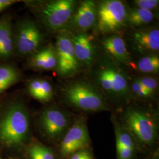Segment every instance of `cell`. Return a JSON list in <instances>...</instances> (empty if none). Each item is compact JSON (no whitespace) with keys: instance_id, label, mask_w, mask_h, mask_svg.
Masks as SVG:
<instances>
[{"instance_id":"6da1fadb","label":"cell","mask_w":159,"mask_h":159,"mask_svg":"<svg viewBox=\"0 0 159 159\" xmlns=\"http://www.w3.org/2000/svg\"><path fill=\"white\" fill-rule=\"evenodd\" d=\"M33 137L25 102L19 97H6L0 111V148L23 154Z\"/></svg>"},{"instance_id":"7a4b0ae2","label":"cell","mask_w":159,"mask_h":159,"mask_svg":"<svg viewBox=\"0 0 159 159\" xmlns=\"http://www.w3.org/2000/svg\"><path fill=\"white\" fill-rule=\"evenodd\" d=\"M117 117L133 137L140 155L159 149V115L153 109L129 105Z\"/></svg>"},{"instance_id":"3957f363","label":"cell","mask_w":159,"mask_h":159,"mask_svg":"<svg viewBox=\"0 0 159 159\" xmlns=\"http://www.w3.org/2000/svg\"><path fill=\"white\" fill-rule=\"evenodd\" d=\"M93 79L96 87L111 102L126 104L131 99L127 74L110 58L98 64Z\"/></svg>"},{"instance_id":"277c9868","label":"cell","mask_w":159,"mask_h":159,"mask_svg":"<svg viewBox=\"0 0 159 159\" xmlns=\"http://www.w3.org/2000/svg\"><path fill=\"white\" fill-rule=\"evenodd\" d=\"M74 117L67 110L57 104H51L38 112L34 124L41 140L55 148L72 125Z\"/></svg>"},{"instance_id":"5b68a950","label":"cell","mask_w":159,"mask_h":159,"mask_svg":"<svg viewBox=\"0 0 159 159\" xmlns=\"http://www.w3.org/2000/svg\"><path fill=\"white\" fill-rule=\"evenodd\" d=\"M37 17L41 25L50 33H59L70 23L76 10L74 0L24 1Z\"/></svg>"},{"instance_id":"8992f818","label":"cell","mask_w":159,"mask_h":159,"mask_svg":"<svg viewBox=\"0 0 159 159\" xmlns=\"http://www.w3.org/2000/svg\"><path fill=\"white\" fill-rule=\"evenodd\" d=\"M63 100L71 108L82 113H97L110 110L106 98L96 85L87 81H74L63 90Z\"/></svg>"},{"instance_id":"52a82bcc","label":"cell","mask_w":159,"mask_h":159,"mask_svg":"<svg viewBox=\"0 0 159 159\" xmlns=\"http://www.w3.org/2000/svg\"><path fill=\"white\" fill-rule=\"evenodd\" d=\"M14 58H27L46 42V35L40 24L33 20L22 19L14 25Z\"/></svg>"},{"instance_id":"ba28073f","label":"cell","mask_w":159,"mask_h":159,"mask_svg":"<svg viewBox=\"0 0 159 159\" xmlns=\"http://www.w3.org/2000/svg\"><path fill=\"white\" fill-rule=\"evenodd\" d=\"M127 10L120 0H105L97 6L96 25L102 34H116L127 24Z\"/></svg>"},{"instance_id":"9c48e42d","label":"cell","mask_w":159,"mask_h":159,"mask_svg":"<svg viewBox=\"0 0 159 159\" xmlns=\"http://www.w3.org/2000/svg\"><path fill=\"white\" fill-rule=\"evenodd\" d=\"M91 146L87 117L83 113L75 116L73 123L62 139L54 148L59 159L81 149Z\"/></svg>"},{"instance_id":"30bf717a","label":"cell","mask_w":159,"mask_h":159,"mask_svg":"<svg viewBox=\"0 0 159 159\" xmlns=\"http://www.w3.org/2000/svg\"><path fill=\"white\" fill-rule=\"evenodd\" d=\"M54 46L57 54V74L63 78H68L78 74L81 65L74 53L71 35L64 30L58 33Z\"/></svg>"},{"instance_id":"8fae6325","label":"cell","mask_w":159,"mask_h":159,"mask_svg":"<svg viewBox=\"0 0 159 159\" xmlns=\"http://www.w3.org/2000/svg\"><path fill=\"white\" fill-rule=\"evenodd\" d=\"M116 139L117 159H137L140 155L133 137L121 125L116 114L111 115Z\"/></svg>"},{"instance_id":"7c38bea8","label":"cell","mask_w":159,"mask_h":159,"mask_svg":"<svg viewBox=\"0 0 159 159\" xmlns=\"http://www.w3.org/2000/svg\"><path fill=\"white\" fill-rule=\"evenodd\" d=\"M131 47L143 56L157 54L159 51V30L156 27H142L130 34Z\"/></svg>"},{"instance_id":"4fadbf2b","label":"cell","mask_w":159,"mask_h":159,"mask_svg":"<svg viewBox=\"0 0 159 159\" xmlns=\"http://www.w3.org/2000/svg\"><path fill=\"white\" fill-rule=\"evenodd\" d=\"M71 40L75 57L80 65L90 67L93 64L96 50L94 38L87 33H76L71 34Z\"/></svg>"},{"instance_id":"5bb4252c","label":"cell","mask_w":159,"mask_h":159,"mask_svg":"<svg viewBox=\"0 0 159 159\" xmlns=\"http://www.w3.org/2000/svg\"><path fill=\"white\" fill-rule=\"evenodd\" d=\"M97 23L96 3L91 0L82 2L75 10L70 24L77 33H85Z\"/></svg>"},{"instance_id":"9a60e30c","label":"cell","mask_w":159,"mask_h":159,"mask_svg":"<svg viewBox=\"0 0 159 159\" xmlns=\"http://www.w3.org/2000/svg\"><path fill=\"white\" fill-rule=\"evenodd\" d=\"M25 66L28 69L38 71L56 70L57 58L54 45L49 43L42 47L27 58Z\"/></svg>"},{"instance_id":"2e32d148","label":"cell","mask_w":159,"mask_h":159,"mask_svg":"<svg viewBox=\"0 0 159 159\" xmlns=\"http://www.w3.org/2000/svg\"><path fill=\"white\" fill-rule=\"evenodd\" d=\"M104 50L109 58L117 64H131V57L125 41L118 34H110L102 41Z\"/></svg>"},{"instance_id":"e0dca14e","label":"cell","mask_w":159,"mask_h":159,"mask_svg":"<svg viewBox=\"0 0 159 159\" xmlns=\"http://www.w3.org/2000/svg\"><path fill=\"white\" fill-rule=\"evenodd\" d=\"M14 25L11 17L6 14L0 17V64L14 58Z\"/></svg>"},{"instance_id":"ac0fdd59","label":"cell","mask_w":159,"mask_h":159,"mask_svg":"<svg viewBox=\"0 0 159 159\" xmlns=\"http://www.w3.org/2000/svg\"><path fill=\"white\" fill-rule=\"evenodd\" d=\"M26 91L30 96L44 104L51 102L54 96V90L51 82L44 78H34L29 80Z\"/></svg>"},{"instance_id":"d6986e66","label":"cell","mask_w":159,"mask_h":159,"mask_svg":"<svg viewBox=\"0 0 159 159\" xmlns=\"http://www.w3.org/2000/svg\"><path fill=\"white\" fill-rule=\"evenodd\" d=\"M24 79L22 71L12 63L0 64V96L4 94L12 86L20 83Z\"/></svg>"},{"instance_id":"ffe728a7","label":"cell","mask_w":159,"mask_h":159,"mask_svg":"<svg viewBox=\"0 0 159 159\" xmlns=\"http://www.w3.org/2000/svg\"><path fill=\"white\" fill-rule=\"evenodd\" d=\"M23 155L26 159H59L54 148L34 137L25 148Z\"/></svg>"},{"instance_id":"44dd1931","label":"cell","mask_w":159,"mask_h":159,"mask_svg":"<svg viewBox=\"0 0 159 159\" xmlns=\"http://www.w3.org/2000/svg\"><path fill=\"white\" fill-rule=\"evenodd\" d=\"M154 18L153 12L134 7L127 11V24L131 27L140 29L152 23Z\"/></svg>"},{"instance_id":"7402d4cb","label":"cell","mask_w":159,"mask_h":159,"mask_svg":"<svg viewBox=\"0 0 159 159\" xmlns=\"http://www.w3.org/2000/svg\"><path fill=\"white\" fill-rule=\"evenodd\" d=\"M134 68L145 74H157L159 71V57L157 54L143 56Z\"/></svg>"},{"instance_id":"603a6c76","label":"cell","mask_w":159,"mask_h":159,"mask_svg":"<svg viewBox=\"0 0 159 159\" xmlns=\"http://www.w3.org/2000/svg\"><path fill=\"white\" fill-rule=\"evenodd\" d=\"M129 90L131 98L133 97V98L139 100L148 101L154 97L143 87L136 78L134 79L130 83Z\"/></svg>"},{"instance_id":"cb8c5ba5","label":"cell","mask_w":159,"mask_h":159,"mask_svg":"<svg viewBox=\"0 0 159 159\" xmlns=\"http://www.w3.org/2000/svg\"><path fill=\"white\" fill-rule=\"evenodd\" d=\"M136 79L143 88L154 96H155L159 88V83L157 79L150 75H142L137 77Z\"/></svg>"},{"instance_id":"d4e9b609","label":"cell","mask_w":159,"mask_h":159,"mask_svg":"<svg viewBox=\"0 0 159 159\" xmlns=\"http://www.w3.org/2000/svg\"><path fill=\"white\" fill-rule=\"evenodd\" d=\"M65 159H96L92 146L84 148L70 154Z\"/></svg>"},{"instance_id":"484cf974","label":"cell","mask_w":159,"mask_h":159,"mask_svg":"<svg viewBox=\"0 0 159 159\" xmlns=\"http://www.w3.org/2000/svg\"><path fill=\"white\" fill-rule=\"evenodd\" d=\"M134 8L153 12L158 8L159 0H135L133 1Z\"/></svg>"},{"instance_id":"4316f807","label":"cell","mask_w":159,"mask_h":159,"mask_svg":"<svg viewBox=\"0 0 159 159\" xmlns=\"http://www.w3.org/2000/svg\"><path fill=\"white\" fill-rule=\"evenodd\" d=\"M18 1V0H0V13Z\"/></svg>"},{"instance_id":"83f0119b","label":"cell","mask_w":159,"mask_h":159,"mask_svg":"<svg viewBox=\"0 0 159 159\" xmlns=\"http://www.w3.org/2000/svg\"><path fill=\"white\" fill-rule=\"evenodd\" d=\"M143 157L142 158H139L137 159H159V149L156 150L153 152L151 153L148 154L146 155H143Z\"/></svg>"},{"instance_id":"f1b7e54d","label":"cell","mask_w":159,"mask_h":159,"mask_svg":"<svg viewBox=\"0 0 159 159\" xmlns=\"http://www.w3.org/2000/svg\"><path fill=\"white\" fill-rule=\"evenodd\" d=\"M6 97H6L5 94L0 96V111H1V109L2 106V104H3V103L4 102L5 100H6Z\"/></svg>"},{"instance_id":"f546056e","label":"cell","mask_w":159,"mask_h":159,"mask_svg":"<svg viewBox=\"0 0 159 159\" xmlns=\"http://www.w3.org/2000/svg\"><path fill=\"white\" fill-rule=\"evenodd\" d=\"M10 159H12V158H10Z\"/></svg>"},{"instance_id":"4dcf8cb0","label":"cell","mask_w":159,"mask_h":159,"mask_svg":"<svg viewBox=\"0 0 159 159\" xmlns=\"http://www.w3.org/2000/svg\"><path fill=\"white\" fill-rule=\"evenodd\" d=\"M0 159H2V158H1V157H0Z\"/></svg>"}]
</instances>
